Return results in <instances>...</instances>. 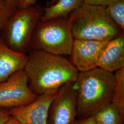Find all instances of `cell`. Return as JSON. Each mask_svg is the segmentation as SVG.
Returning a JSON list of instances; mask_svg holds the SVG:
<instances>
[{
  "label": "cell",
  "mask_w": 124,
  "mask_h": 124,
  "mask_svg": "<svg viewBox=\"0 0 124 124\" xmlns=\"http://www.w3.org/2000/svg\"><path fill=\"white\" fill-rule=\"evenodd\" d=\"M114 85L112 102L124 115V68L114 73Z\"/></svg>",
  "instance_id": "14"
},
{
  "label": "cell",
  "mask_w": 124,
  "mask_h": 124,
  "mask_svg": "<svg viewBox=\"0 0 124 124\" xmlns=\"http://www.w3.org/2000/svg\"><path fill=\"white\" fill-rule=\"evenodd\" d=\"M9 113L0 110V124H4L10 118Z\"/></svg>",
  "instance_id": "21"
},
{
  "label": "cell",
  "mask_w": 124,
  "mask_h": 124,
  "mask_svg": "<svg viewBox=\"0 0 124 124\" xmlns=\"http://www.w3.org/2000/svg\"><path fill=\"white\" fill-rule=\"evenodd\" d=\"M4 124H21L17 120H15L11 116H10L9 120H8Z\"/></svg>",
  "instance_id": "22"
},
{
  "label": "cell",
  "mask_w": 124,
  "mask_h": 124,
  "mask_svg": "<svg viewBox=\"0 0 124 124\" xmlns=\"http://www.w3.org/2000/svg\"><path fill=\"white\" fill-rule=\"evenodd\" d=\"M67 19L74 40L109 41L124 32L111 19L106 7L84 3Z\"/></svg>",
  "instance_id": "3"
},
{
  "label": "cell",
  "mask_w": 124,
  "mask_h": 124,
  "mask_svg": "<svg viewBox=\"0 0 124 124\" xmlns=\"http://www.w3.org/2000/svg\"><path fill=\"white\" fill-rule=\"evenodd\" d=\"M108 41L75 39L70 61L79 72L97 68L99 58Z\"/></svg>",
  "instance_id": "9"
},
{
  "label": "cell",
  "mask_w": 124,
  "mask_h": 124,
  "mask_svg": "<svg viewBox=\"0 0 124 124\" xmlns=\"http://www.w3.org/2000/svg\"><path fill=\"white\" fill-rule=\"evenodd\" d=\"M114 0H84L85 3L87 4L106 7Z\"/></svg>",
  "instance_id": "17"
},
{
  "label": "cell",
  "mask_w": 124,
  "mask_h": 124,
  "mask_svg": "<svg viewBox=\"0 0 124 124\" xmlns=\"http://www.w3.org/2000/svg\"><path fill=\"white\" fill-rule=\"evenodd\" d=\"M58 90L38 95L25 105L10 108L9 115L21 124H47L49 108Z\"/></svg>",
  "instance_id": "8"
},
{
  "label": "cell",
  "mask_w": 124,
  "mask_h": 124,
  "mask_svg": "<svg viewBox=\"0 0 124 124\" xmlns=\"http://www.w3.org/2000/svg\"><path fill=\"white\" fill-rule=\"evenodd\" d=\"M114 73L97 67L79 72L76 86V120L92 117L112 102Z\"/></svg>",
  "instance_id": "2"
},
{
  "label": "cell",
  "mask_w": 124,
  "mask_h": 124,
  "mask_svg": "<svg viewBox=\"0 0 124 124\" xmlns=\"http://www.w3.org/2000/svg\"><path fill=\"white\" fill-rule=\"evenodd\" d=\"M27 59L26 54L9 48L0 36V84L14 73L23 70Z\"/></svg>",
  "instance_id": "11"
},
{
  "label": "cell",
  "mask_w": 124,
  "mask_h": 124,
  "mask_svg": "<svg viewBox=\"0 0 124 124\" xmlns=\"http://www.w3.org/2000/svg\"><path fill=\"white\" fill-rule=\"evenodd\" d=\"M98 124H123L124 115L112 102L102 108L93 116Z\"/></svg>",
  "instance_id": "13"
},
{
  "label": "cell",
  "mask_w": 124,
  "mask_h": 124,
  "mask_svg": "<svg viewBox=\"0 0 124 124\" xmlns=\"http://www.w3.org/2000/svg\"><path fill=\"white\" fill-rule=\"evenodd\" d=\"M24 70L31 90L37 96L75 82L79 72L63 56L31 50Z\"/></svg>",
  "instance_id": "1"
},
{
  "label": "cell",
  "mask_w": 124,
  "mask_h": 124,
  "mask_svg": "<svg viewBox=\"0 0 124 124\" xmlns=\"http://www.w3.org/2000/svg\"></svg>",
  "instance_id": "24"
},
{
  "label": "cell",
  "mask_w": 124,
  "mask_h": 124,
  "mask_svg": "<svg viewBox=\"0 0 124 124\" xmlns=\"http://www.w3.org/2000/svg\"><path fill=\"white\" fill-rule=\"evenodd\" d=\"M37 0H19L18 9H23L34 6Z\"/></svg>",
  "instance_id": "18"
},
{
  "label": "cell",
  "mask_w": 124,
  "mask_h": 124,
  "mask_svg": "<svg viewBox=\"0 0 124 124\" xmlns=\"http://www.w3.org/2000/svg\"><path fill=\"white\" fill-rule=\"evenodd\" d=\"M67 18L40 21L32 36L30 48L70 56L74 39Z\"/></svg>",
  "instance_id": "4"
},
{
  "label": "cell",
  "mask_w": 124,
  "mask_h": 124,
  "mask_svg": "<svg viewBox=\"0 0 124 124\" xmlns=\"http://www.w3.org/2000/svg\"><path fill=\"white\" fill-rule=\"evenodd\" d=\"M19 0H6L9 8L14 12L18 9Z\"/></svg>",
  "instance_id": "20"
},
{
  "label": "cell",
  "mask_w": 124,
  "mask_h": 124,
  "mask_svg": "<svg viewBox=\"0 0 124 124\" xmlns=\"http://www.w3.org/2000/svg\"><path fill=\"white\" fill-rule=\"evenodd\" d=\"M14 12L9 8L6 0H0V33Z\"/></svg>",
  "instance_id": "16"
},
{
  "label": "cell",
  "mask_w": 124,
  "mask_h": 124,
  "mask_svg": "<svg viewBox=\"0 0 124 124\" xmlns=\"http://www.w3.org/2000/svg\"><path fill=\"white\" fill-rule=\"evenodd\" d=\"M37 97L30 88L24 70L14 73L0 84V108H10L25 105Z\"/></svg>",
  "instance_id": "6"
},
{
  "label": "cell",
  "mask_w": 124,
  "mask_h": 124,
  "mask_svg": "<svg viewBox=\"0 0 124 124\" xmlns=\"http://www.w3.org/2000/svg\"><path fill=\"white\" fill-rule=\"evenodd\" d=\"M98 67L115 73L124 68V33L109 40L102 50Z\"/></svg>",
  "instance_id": "10"
},
{
  "label": "cell",
  "mask_w": 124,
  "mask_h": 124,
  "mask_svg": "<svg viewBox=\"0 0 124 124\" xmlns=\"http://www.w3.org/2000/svg\"><path fill=\"white\" fill-rule=\"evenodd\" d=\"M75 124H98L93 117H90L86 119L76 120Z\"/></svg>",
  "instance_id": "19"
},
{
  "label": "cell",
  "mask_w": 124,
  "mask_h": 124,
  "mask_svg": "<svg viewBox=\"0 0 124 124\" xmlns=\"http://www.w3.org/2000/svg\"><path fill=\"white\" fill-rule=\"evenodd\" d=\"M106 7L111 19L124 31V0H114Z\"/></svg>",
  "instance_id": "15"
},
{
  "label": "cell",
  "mask_w": 124,
  "mask_h": 124,
  "mask_svg": "<svg viewBox=\"0 0 124 124\" xmlns=\"http://www.w3.org/2000/svg\"><path fill=\"white\" fill-rule=\"evenodd\" d=\"M43 14V8L39 4L15 11L0 32L6 44L14 51L26 54L30 49L33 32Z\"/></svg>",
  "instance_id": "5"
},
{
  "label": "cell",
  "mask_w": 124,
  "mask_h": 124,
  "mask_svg": "<svg viewBox=\"0 0 124 124\" xmlns=\"http://www.w3.org/2000/svg\"><path fill=\"white\" fill-rule=\"evenodd\" d=\"M84 3V0H58L54 4L43 8L41 21L55 18H67L70 13Z\"/></svg>",
  "instance_id": "12"
},
{
  "label": "cell",
  "mask_w": 124,
  "mask_h": 124,
  "mask_svg": "<svg viewBox=\"0 0 124 124\" xmlns=\"http://www.w3.org/2000/svg\"><path fill=\"white\" fill-rule=\"evenodd\" d=\"M58 0H52V1H51V5H52L54 4H55L57 1H58Z\"/></svg>",
  "instance_id": "23"
},
{
  "label": "cell",
  "mask_w": 124,
  "mask_h": 124,
  "mask_svg": "<svg viewBox=\"0 0 124 124\" xmlns=\"http://www.w3.org/2000/svg\"><path fill=\"white\" fill-rule=\"evenodd\" d=\"M77 116L75 82L62 85L49 108L47 124H75Z\"/></svg>",
  "instance_id": "7"
}]
</instances>
